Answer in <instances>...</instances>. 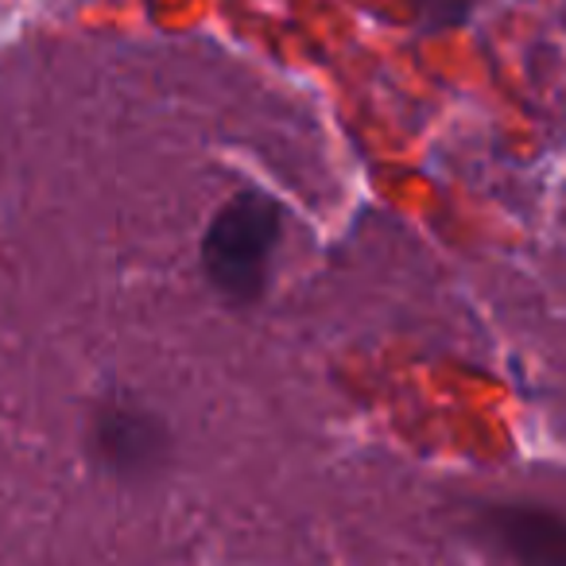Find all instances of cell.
<instances>
[{
	"mask_svg": "<svg viewBox=\"0 0 566 566\" xmlns=\"http://www.w3.org/2000/svg\"><path fill=\"white\" fill-rule=\"evenodd\" d=\"M86 447L97 470L125 485H144L171 462V431L164 416L144 408L133 396H105L90 411Z\"/></svg>",
	"mask_w": 566,
	"mask_h": 566,
	"instance_id": "2",
	"label": "cell"
},
{
	"mask_svg": "<svg viewBox=\"0 0 566 566\" xmlns=\"http://www.w3.org/2000/svg\"><path fill=\"white\" fill-rule=\"evenodd\" d=\"M283 237V206L264 190H237L210 218L202 237V272L233 307L264 300L272 256Z\"/></svg>",
	"mask_w": 566,
	"mask_h": 566,
	"instance_id": "1",
	"label": "cell"
},
{
	"mask_svg": "<svg viewBox=\"0 0 566 566\" xmlns=\"http://www.w3.org/2000/svg\"><path fill=\"white\" fill-rule=\"evenodd\" d=\"M473 0H408V12L423 32H450L470 20Z\"/></svg>",
	"mask_w": 566,
	"mask_h": 566,
	"instance_id": "4",
	"label": "cell"
},
{
	"mask_svg": "<svg viewBox=\"0 0 566 566\" xmlns=\"http://www.w3.org/2000/svg\"><path fill=\"white\" fill-rule=\"evenodd\" d=\"M473 539L493 555L527 566H566V516L539 504H489L473 524Z\"/></svg>",
	"mask_w": 566,
	"mask_h": 566,
	"instance_id": "3",
	"label": "cell"
}]
</instances>
